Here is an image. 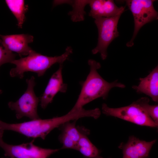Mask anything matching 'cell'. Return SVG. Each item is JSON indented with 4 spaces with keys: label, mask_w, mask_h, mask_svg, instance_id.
<instances>
[{
    "label": "cell",
    "mask_w": 158,
    "mask_h": 158,
    "mask_svg": "<svg viewBox=\"0 0 158 158\" xmlns=\"http://www.w3.org/2000/svg\"><path fill=\"white\" fill-rule=\"evenodd\" d=\"M138 85L132 88L139 93H143L150 97L155 102L158 101V66H157L146 77L140 78Z\"/></svg>",
    "instance_id": "obj_13"
},
{
    "label": "cell",
    "mask_w": 158,
    "mask_h": 158,
    "mask_svg": "<svg viewBox=\"0 0 158 158\" xmlns=\"http://www.w3.org/2000/svg\"><path fill=\"white\" fill-rule=\"evenodd\" d=\"M16 54L8 49L0 39V67L3 64L11 63L15 59Z\"/></svg>",
    "instance_id": "obj_18"
},
{
    "label": "cell",
    "mask_w": 158,
    "mask_h": 158,
    "mask_svg": "<svg viewBox=\"0 0 158 158\" xmlns=\"http://www.w3.org/2000/svg\"><path fill=\"white\" fill-rule=\"evenodd\" d=\"M62 65L60 64L59 69L52 75L42 95L40 98V105L43 109H45L52 102L54 97L59 92L65 93L67 90V85L63 80Z\"/></svg>",
    "instance_id": "obj_9"
},
{
    "label": "cell",
    "mask_w": 158,
    "mask_h": 158,
    "mask_svg": "<svg viewBox=\"0 0 158 158\" xmlns=\"http://www.w3.org/2000/svg\"><path fill=\"white\" fill-rule=\"evenodd\" d=\"M102 109L103 113L108 116L118 118L141 126L158 127V124L135 102L129 105L117 108L109 107L103 103Z\"/></svg>",
    "instance_id": "obj_5"
},
{
    "label": "cell",
    "mask_w": 158,
    "mask_h": 158,
    "mask_svg": "<svg viewBox=\"0 0 158 158\" xmlns=\"http://www.w3.org/2000/svg\"><path fill=\"white\" fill-rule=\"evenodd\" d=\"M8 7L16 18L18 28H22L25 19V14L28 10V6L25 5L24 0H6Z\"/></svg>",
    "instance_id": "obj_15"
},
{
    "label": "cell",
    "mask_w": 158,
    "mask_h": 158,
    "mask_svg": "<svg viewBox=\"0 0 158 158\" xmlns=\"http://www.w3.org/2000/svg\"><path fill=\"white\" fill-rule=\"evenodd\" d=\"M0 37L5 47L9 50L14 52L21 57L26 56L32 50L28 45L33 41V37L27 34L2 35Z\"/></svg>",
    "instance_id": "obj_10"
},
{
    "label": "cell",
    "mask_w": 158,
    "mask_h": 158,
    "mask_svg": "<svg viewBox=\"0 0 158 158\" xmlns=\"http://www.w3.org/2000/svg\"><path fill=\"white\" fill-rule=\"evenodd\" d=\"M90 131L82 127V135L75 150L80 152L85 158H103L100 156L101 151L90 141L87 136Z\"/></svg>",
    "instance_id": "obj_14"
},
{
    "label": "cell",
    "mask_w": 158,
    "mask_h": 158,
    "mask_svg": "<svg viewBox=\"0 0 158 158\" xmlns=\"http://www.w3.org/2000/svg\"><path fill=\"white\" fill-rule=\"evenodd\" d=\"M35 78L33 76L26 79L27 88L23 94L16 101H11L8 106L11 110L15 111L17 119L24 117L31 120L40 118L37 113V107L40 98L36 95L34 88L36 85Z\"/></svg>",
    "instance_id": "obj_3"
},
{
    "label": "cell",
    "mask_w": 158,
    "mask_h": 158,
    "mask_svg": "<svg viewBox=\"0 0 158 158\" xmlns=\"http://www.w3.org/2000/svg\"><path fill=\"white\" fill-rule=\"evenodd\" d=\"M150 99L147 97H142L135 102L157 124H158V105L149 104Z\"/></svg>",
    "instance_id": "obj_16"
},
{
    "label": "cell",
    "mask_w": 158,
    "mask_h": 158,
    "mask_svg": "<svg viewBox=\"0 0 158 158\" xmlns=\"http://www.w3.org/2000/svg\"><path fill=\"white\" fill-rule=\"evenodd\" d=\"M91 9L89 16L93 18L97 17H111L121 12H123L125 7H118L113 0H89Z\"/></svg>",
    "instance_id": "obj_12"
},
{
    "label": "cell",
    "mask_w": 158,
    "mask_h": 158,
    "mask_svg": "<svg viewBox=\"0 0 158 158\" xmlns=\"http://www.w3.org/2000/svg\"><path fill=\"white\" fill-rule=\"evenodd\" d=\"M90 71L85 80L82 83L80 92L74 106L83 107L85 104L95 99L102 98L105 99L111 90L117 87L124 88L123 84L116 80L111 82L105 80L98 73L101 67L100 63L93 59L88 61Z\"/></svg>",
    "instance_id": "obj_1"
},
{
    "label": "cell",
    "mask_w": 158,
    "mask_h": 158,
    "mask_svg": "<svg viewBox=\"0 0 158 158\" xmlns=\"http://www.w3.org/2000/svg\"><path fill=\"white\" fill-rule=\"evenodd\" d=\"M76 121L66 122L59 128L61 132L59 137V140L62 145L61 149L75 150L82 135V127L76 126Z\"/></svg>",
    "instance_id": "obj_11"
},
{
    "label": "cell",
    "mask_w": 158,
    "mask_h": 158,
    "mask_svg": "<svg viewBox=\"0 0 158 158\" xmlns=\"http://www.w3.org/2000/svg\"><path fill=\"white\" fill-rule=\"evenodd\" d=\"M153 0H126V5L133 17L134 29L131 40L126 44L128 47L134 44V40L141 27L146 24L158 19V12L155 9Z\"/></svg>",
    "instance_id": "obj_6"
},
{
    "label": "cell",
    "mask_w": 158,
    "mask_h": 158,
    "mask_svg": "<svg viewBox=\"0 0 158 158\" xmlns=\"http://www.w3.org/2000/svg\"><path fill=\"white\" fill-rule=\"evenodd\" d=\"M70 46L66 48L62 55L54 57L42 55L32 50L26 57L13 60L11 63L16 66L10 71L11 77H18L20 79L24 76L26 72H32L37 73L38 77L43 76L47 70L54 64L58 63L63 64L72 53Z\"/></svg>",
    "instance_id": "obj_2"
},
{
    "label": "cell",
    "mask_w": 158,
    "mask_h": 158,
    "mask_svg": "<svg viewBox=\"0 0 158 158\" xmlns=\"http://www.w3.org/2000/svg\"><path fill=\"white\" fill-rule=\"evenodd\" d=\"M11 158V157H6V158H3V157H2V158Z\"/></svg>",
    "instance_id": "obj_19"
},
{
    "label": "cell",
    "mask_w": 158,
    "mask_h": 158,
    "mask_svg": "<svg viewBox=\"0 0 158 158\" xmlns=\"http://www.w3.org/2000/svg\"><path fill=\"white\" fill-rule=\"evenodd\" d=\"M4 133L0 131V147L4 150L6 157L13 158H48L59 150L37 146L34 144V140L30 142L18 145L9 144L3 140Z\"/></svg>",
    "instance_id": "obj_7"
},
{
    "label": "cell",
    "mask_w": 158,
    "mask_h": 158,
    "mask_svg": "<svg viewBox=\"0 0 158 158\" xmlns=\"http://www.w3.org/2000/svg\"><path fill=\"white\" fill-rule=\"evenodd\" d=\"M68 3L72 4L73 10L69 13L71 16L72 20L76 22L84 20V7L89 4V0H75L69 1Z\"/></svg>",
    "instance_id": "obj_17"
},
{
    "label": "cell",
    "mask_w": 158,
    "mask_h": 158,
    "mask_svg": "<svg viewBox=\"0 0 158 158\" xmlns=\"http://www.w3.org/2000/svg\"><path fill=\"white\" fill-rule=\"evenodd\" d=\"M123 13L121 12L113 17H97L94 18L95 22L98 30V38L97 45L92 51L94 54L99 53L103 60L107 58V50L109 45L119 35L117 25Z\"/></svg>",
    "instance_id": "obj_4"
},
{
    "label": "cell",
    "mask_w": 158,
    "mask_h": 158,
    "mask_svg": "<svg viewBox=\"0 0 158 158\" xmlns=\"http://www.w3.org/2000/svg\"><path fill=\"white\" fill-rule=\"evenodd\" d=\"M156 141L154 140L147 142L132 135L129 136L126 143L121 142L118 147L122 150L123 158H148Z\"/></svg>",
    "instance_id": "obj_8"
}]
</instances>
